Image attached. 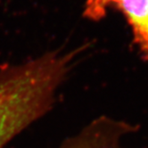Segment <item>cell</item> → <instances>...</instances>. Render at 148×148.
Here are the masks:
<instances>
[{"label": "cell", "instance_id": "6da1fadb", "mask_svg": "<svg viewBox=\"0 0 148 148\" xmlns=\"http://www.w3.org/2000/svg\"><path fill=\"white\" fill-rule=\"evenodd\" d=\"M78 55L56 49L0 65V148L52 109Z\"/></svg>", "mask_w": 148, "mask_h": 148}, {"label": "cell", "instance_id": "7a4b0ae2", "mask_svg": "<svg viewBox=\"0 0 148 148\" xmlns=\"http://www.w3.org/2000/svg\"><path fill=\"white\" fill-rule=\"evenodd\" d=\"M134 131L135 127L123 121L101 116L56 148H123L122 139Z\"/></svg>", "mask_w": 148, "mask_h": 148}, {"label": "cell", "instance_id": "3957f363", "mask_svg": "<svg viewBox=\"0 0 148 148\" xmlns=\"http://www.w3.org/2000/svg\"><path fill=\"white\" fill-rule=\"evenodd\" d=\"M115 9L124 17L141 58L148 62V0H121Z\"/></svg>", "mask_w": 148, "mask_h": 148}, {"label": "cell", "instance_id": "277c9868", "mask_svg": "<svg viewBox=\"0 0 148 148\" xmlns=\"http://www.w3.org/2000/svg\"><path fill=\"white\" fill-rule=\"evenodd\" d=\"M121 0H85L83 17L90 22H100L106 17L110 10L115 9Z\"/></svg>", "mask_w": 148, "mask_h": 148}]
</instances>
